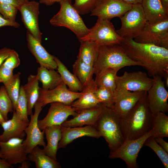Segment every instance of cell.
<instances>
[{
  "instance_id": "cell-1",
  "label": "cell",
  "mask_w": 168,
  "mask_h": 168,
  "mask_svg": "<svg viewBox=\"0 0 168 168\" xmlns=\"http://www.w3.org/2000/svg\"><path fill=\"white\" fill-rule=\"evenodd\" d=\"M120 45L128 56L139 63L153 77L168 76V49L153 44L124 39Z\"/></svg>"
},
{
  "instance_id": "cell-2",
  "label": "cell",
  "mask_w": 168,
  "mask_h": 168,
  "mask_svg": "<svg viewBox=\"0 0 168 168\" xmlns=\"http://www.w3.org/2000/svg\"><path fill=\"white\" fill-rule=\"evenodd\" d=\"M153 116L145 92L128 113L120 116V128L124 140L137 139L150 131L152 128Z\"/></svg>"
},
{
  "instance_id": "cell-3",
  "label": "cell",
  "mask_w": 168,
  "mask_h": 168,
  "mask_svg": "<svg viewBox=\"0 0 168 168\" xmlns=\"http://www.w3.org/2000/svg\"><path fill=\"white\" fill-rule=\"evenodd\" d=\"M135 66L140 64L131 59L119 44L99 46L97 58L93 66L94 73L96 75L108 68L120 69Z\"/></svg>"
},
{
  "instance_id": "cell-4",
  "label": "cell",
  "mask_w": 168,
  "mask_h": 168,
  "mask_svg": "<svg viewBox=\"0 0 168 168\" xmlns=\"http://www.w3.org/2000/svg\"><path fill=\"white\" fill-rule=\"evenodd\" d=\"M102 105V111L95 127L105 140L111 152L119 147L124 139L120 128V116L112 108Z\"/></svg>"
},
{
  "instance_id": "cell-5",
  "label": "cell",
  "mask_w": 168,
  "mask_h": 168,
  "mask_svg": "<svg viewBox=\"0 0 168 168\" xmlns=\"http://www.w3.org/2000/svg\"><path fill=\"white\" fill-rule=\"evenodd\" d=\"M59 3L60 9L50 20V24L54 26L68 29L76 35L79 41L88 33L89 29L72 4L71 0H62Z\"/></svg>"
},
{
  "instance_id": "cell-6",
  "label": "cell",
  "mask_w": 168,
  "mask_h": 168,
  "mask_svg": "<svg viewBox=\"0 0 168 168\" xmlns=\"http://www.w3.org/2000/svg\"><path fill=\"white\" fill-rule=\"evenodd\" d=\"M120 18L121 26L116 30L124 39H134L141 32L147 20L141 4H133Z\"/></svg>"
},
{
  "instance_id": "cell-7",
  "label": "cell",
  "mask_w": 168,
  "mask_h": 168,
  "mask_svg": "<svg viewBox=\"0 0 168 168\" xmlns=\"http://www.w3.org/2000/svg\"><path fill=\"white\" fill-rule=\"evenodd\" d=\"M124 38L117 32L110 20L98 19L88 33L79 41L89 40L98 46L119 44Z\"/></svg>"
},
{
  "instance_id": "cell-8",
  "label": "cell",
  "mask_w": 168,
  "mask_h": 168,
  "mask_svg": "<svg viewBox=\"0 0 168 168\" xmlns=\"http://www.w3.org/2000/svg\"><path fill=\"white\" fill-rule=\"evenodd\" d=\"M134 40L168 49V17L152 22L147 21L142 31Z\"/></svg>"
},
{
  "instance_id": "cell-9",
  "label": "cell",
  "mask_w": 168,
  "mask_h": 168,
  "mask_svg": "<svg viewBox=\"0 0 168 168\" xmlns=\"http://www.w3.org/2000/svg\"><path fill=\"white\" fill-rule=\"evenodd\" d=\"M153 135L152 129L142 137L135 139L125 140L115 151L110 152L111 159L120 158L123 160L128 168H138L137 158L146 140Z\"/></svg>"
},
{
  "instance_id": "cell-10",
  "label": "cell",
  "mask_w": 168,
  "mask_h": 168,
  "mask_svg": "<svg viewBox=\"0 0 168 168\" xmlns=\"http://www.w3.org/2000/svg\"><path fill=\"white\" fill-rule=\"evenodd\" d=\"M82 94V92H75L71 91L63 82L51 90H44L40 88L39 97L37 102L42 107L53 102H58L70 105Z\"/></svg>"
},
{
  "instance_id": "cell-11",
  "label": "cell",
  "mask_w": 168,
  "mask_h": 168,
  "mask_svg": "<svg viewBox=\"0 0 168 168\" xmlns=\"http://www.w3.org/2000/svg\"><path fill=\"white\" fill-rule=\"evenodd\" d=\"M153 82V78L148 77L145 72L140 71L130 72H125L123 75L117 76L116 89L147 92Z\"/></svg>"
},
{
  "instance_id": "cell-12",
  "label": "cell",
  "mask_w": 168,
  "mask_h": 168,
  "mask_svg": "<svg viewBox=\"0 0 168 168\" xmlns=\"http://www.w3.org/2000/svg\"><path fill=\"white\" fill-rule=\"evenodd\" d=\"M153 78V84L147 92L149 107L153 114L159 112L165 113L168 112V92L161 77L156 76Z\"/></svg>"
},
{
  "instance_id": "cell-13",
  "label": "cell",
  "mask_w": 168,
  "mask_h": 168,
  "mask_svg": "<svg viewBox=\"0 0 168 168\" xmlns=\"http://www.w3.org/2000/svg\"><path fill=\"white\" fill-rule=\"evenodd\" d=\"M34 108V112L30 115V120L25 130L26 137L23 141L28 154L36 146H43L44 147L46 145L44 141V130L41 131L38 124L39 116L43 107L37 102Z\"/></svg>"
},
{
  "instance_id": "cell-14",
  "label": "cell",
  "mask_w": 168,
  "mask_h": 168,
  "mask_svg": "<svg viewBox=\"0 0 168 168\" xmlns=\"http://www.w3.org/2000/svg\"><path fill=\"white\" fill-rule=\"evenodd\" d=\"M132 5L120 0H99L90 12V16L110 20L115 17H120Z\"/></svg>"
},
{
  "instance_id": "cell-15",
  "label": "cell",
  "mask_w": 168,
  "mask_h": 168,
  "mask_svg": "<svg viewBox=\"0 0 168 168\" xmlns=\"http://www.w3.org/2000/svg\"><path fill=\"white\" fill-rule=\"evenodd\" d=\"M77 113L70 105L58 102L51 103L46 116L43 119L38 120L39 128L43 130L49 126L61 125L69 116L74 117Z\"/></svg>"
},
{
  "instance_id": "cell-16",
  "label": "cell",
  "mask_w": 168,
  "mask_h": 168,
  "mask_svg": "<svg viewBox=\"0 0 168 168\" xmlns=\"http://www.w3.org/2000/svg\"><path fill=\"white\" fill-rule=\"evenodd\" d=\"M40 3L35 1H29L20 7L22 21L27 31L35 38L41 42L42 33L39 24Z\"/></svg>"
},
{
  "instance_id": "cell-17",
  "label": "cell",
  "mask_w": 168,
  "mask_h": 168,
  "mask_svg": "<svg viewBox=\"0 0 168 168\" xmlns=\"http://www.w3.org/2000/svg\"><path fill=\"white\" fill-rule=\"evenodd\" d=\"M24 139L13 138L5 142L0 141L2 158L12 165L27 160L28 154L23 144Z\"/></svg>"
},
{
  "instance_id": "cell-18",
  "label": "cell",
  "mask_w": 168,
  "mask_h": 168,
  "mask_svg": "<svg viewBox=\"0 0 168 168\" xmlns=\"http://www.w3.org/2000/svg\"><path fill=\"white\" fill-rule=\"evenodd\" d=\"M147 91H132L116 89L114 91L113 109L120 116L128 113Z\"/></svg>"
},
{
  "instance_id": "cell-19",
  "label": "cell",
  "mask_w": 168,
  "mask_h": 168,
  "mask_svg": "<svg viewBox=\"0 0 168 168\" xmlns=\"http://www.w3.org/2000/svg\"><path fill=\"white\" fill-rule=\"evenodd\" d=\"M26 38L28 49L35 57L36 62L40 66L49 69H56L57 65L55 56L49 53L37 40L29 32L27 31Z\"/></svg>"
},
{
  "instance_id": "cell-20",
  "label": "cell",
  "mask_w": 168,
  "mask_h": 168,
  "mask_svg": "<svg viewBox=\"0 0 168 168\" xmlns=\"http://www.w3.org/2000/svg\"><path fill=\"white\" fill-rule=\"evenodd\" d=\"M61 128L62 137L58 143V149L65 148L79 138L88 136L98 139L101 137L100 132L92 126L69 127L61 125Z\"/></svg>"
},
{
  "instance_id": "cell-21",
  "label": "cell",
  "mask_w": 168,
  "mask_h": 168,
  "mask_svg": "<svg viewBox=\"0 0 168 168\" xmlns=\"http://www.w3.org/2000/svg\"><path fill=\"white\" fill-rule=\"evenodd\" d=\"M13 112L12 119L5 121L1 125L3 132L0 135V141L5 142L13 138L24 139L26 136L25 130L29 122L19 118L15 111Z\"/></svg>"
},
{
  "instance_id": "cell-22",
  "label": "cell",
  "mask_w": 168,
  "mask_h": 168,
  "mask_svg": "<svg viewBox=\"0 0 168 168\" xmlns=\"http://www.w3.org/2000/svg\"><path fill=\"white\" fill-rule=\"evenodd\" d=\"M102 109V105L82 110L69 120H66L61 125L65 127H82L91 125L95 127L100 115Z\"/></svg>"
},
{
  "instance_id": "cell-23",
  "label": "cell",
  "mask_w": 168,
  "mask_h": 168,
  "mask_svg": "<svg viewBox=\"0 0 168 168\" xmlns=\"http://www.w3.org/2000/svg\"><path fill=\"white\" fill-rule=\"evenodd\" d=\"M97 87L94 80L83 86L82 94L70 105L77 112L99 105L100 103L96 97L94 91Z\"/></svg>"
},
{
  "instance_id": "cell-24",
  "label": "cell",
  "mask_w": 168,
  "mask_h": 168,
  "mask_svg": "<svg viewBox=\"0 0 168 168\" xmlns=\"http://www.w3.org/2000/svg\"><path fill=\"white\" fill-rule=\"evenodd\" d=\"M61 125L49 126L44 130L47 144L43 149L46 154L56 161L58 144L62 137Z\"/></svg>"
},
{
  "instance_id": "cell-25",
  "label": "cell",
  "mask_w": 168,
  "mask_h": 168,
  "mask_svg": "<svg viewBox=\"0 0 168 168\" xmlns=\"http://www.w3.org/2000/svg\"><path fill=\"white\" fill-rule=\"evenodd\" d=\"M141 4L148 22H152L168 17V12L160 0H142Z\"/></svg>"
},
{
  "instance_id": "cell-26",
  "label": "cell",
  "mask_w": 168,
  "mask_h": 168,
  "mask_svg": "<svg viewBox=\"0 0 168 168\" xmlns=\"http://www.w3.org/2000/svg\"><path fill=\"white\" fill-rule=\"evenodd\" d=\"M39 81L37 75L31 74L27 78V83L23 86L27 102L28 114H33L32 109L37 101L39 96Z\"/></svg>"
},
{
  "instance_id": "cell-27",
  "label": "cell",
  "mask_w": 168,
  "mask_h": 168,
  "mask_svg": "<svg viewBox=\"0 0 168 168\" xmlns=\"http://www.w3.org/2000/svg\"><path fill=\"white\" fill-rule=\"evenodd\" d=\"M36 75L44 90L53 89L63 82L59 74L55 69L40 66L38 68Z\"/></svg>"
},
{
  "instance_id": "cell-28",
  "label": "cell",
  "mask_w": 168,
  "mask_h": 168,
  "mask_svg": "<svg viewBox=\"0 0 168 168\" xmlns=\"http://www.w3.org/2000/svg\"><path fill=\"white\" fill-rule=\"evenodd\" d=\"M28 160L35 163L36 168H59L61 166L57 161L46 154L38 146L34 147L27 155Z\"/></svg>"
},
{
  "instance_id": "cell-29",
  "label": "cell",
  "mask_w": 168,
  "mask_h": 168,
  "mask_svg": "<svg viewBox=\"0 0 168 168\" xmlns=\"http://www.w3.org/2000/svg\"><path fill=\"white\" fill-rule=\"evenodd\" d=\"M54 59L57 65V71L63 83L68 86V89L71 91L75 92H81L83 87L77 77L70 72L58 58L55 56Z\"/></svg>"
},
{
  "instance_id": "cell-30",
  "label": "cell",
  "mask_w": 168,
  "mask_h": 168,
  "mask_svg": "<svg viewBox=\"0 0 168 168\" xmlns=\"http://www.w3.org/2000/svg\"><path fill=\"white\" fill-rule=\"evenodd\" d=\"M80 42V45L77 58L87 64L93 66L97 58L99 46L89 40Z\"/></svg>"
},
{
  "instance_id": "cell-31",
  "label": "cell",
  "mask_w": 168,
  "mask_h": 168,
  "mask_svg": "<svg viewBox=\"0 0 168 168\" xmlns=\"http://www.w3.org/2000/svg\"><path fill=\"white\" fill-rule=\"evenodd\" d=\"M73 74L77 77L83 86H85L94 79L93 66L88 64L78 58L72 65Z\"/></svg>"
},
{
  "instance_id": "cell-32",
  "label": "cell",
  "mask_w": 168,
  "mask_h": 168,
  "mask_svg": "<svg viewBox=\"0 0 168 168\" xmlns=\"http://www.w3.org/2000/svg\"><path fill=\"white\" fill-rule=\"evenodd\" d=\"M119 70L109 68L96 75L94 80L97 87H105L114 91L116 88L117 73Z\"/></svg>"
},
{
  "instance_id": "cell-33",
  "label": "cell",
  "mask_w": 168,
  "mask_h": 168,
  "mask_svg": "<svg viewBox=\"0 0 168 168\" xmlns=\"http://www.w3.org/2000/svg\"><path fill=\"white\" fill-rule=\"evenodd\" d=\"M152 129L153 138L168 137V116L165 113L153 114Z\"/></svg>"
},
{
  "instance_id": "cell-34",
  "label": "cell",
  "mask_w": 168,
  "mask_h": 168,
  "mask_svg": "<svg viewBox=\"0 0 168 168\" xmlns=\"http://www.w3.org/2000/svg\"><path fill=\"white\" fill-rule=\"evenodd\" d=\"M21 74V73L19 72L14 74L11 79L4 85L7 93L12 101L13 110H15L20 93Z\"/></svg>"
},
{
  "instance_id": "cell-35",
  "label": "cell",
  "mask_w": 168,
  "mask_h": 168,
  "mask_svg": "<svg viewBox=\"0 0 168 168\" xmlns=\"http://www.w3.org/2000/svg\"><path fill=\"white\" fill-rule=\"evenodd\" d=\"M114 91L105 87H97L94 91V94L102 105L113 108L114 103Z\"/></svg>"
},
{
  "instance_id": "cell-36",
  "label": "cell",
  "mask_w": 168,
  "mask_h": 168,
  "mask_svg": "<svg viewBox=\"0 0 168 168\" xmlns=\"http://www.w3.org/2000/svg\"><path fill=\"white\" fill-rule=\"evenodd\" d=\"M15 111L18 117L21 120L29 122L28 118L27 102L23 86L20 87V93Z\"/></svg>"
},
{
  "instance_id": "cell-37",
  "label": "cell",
  "mask_w": 168,
  "mask_h": 168,
  "mask_svg": "<svg viewBox=\"0 0 168 168\" xmlns=\"http://www.w3.org/2000/svg\"><path fill=\"white\" fill-rule=\"evenodd\" d=\"M151 148L159 158L165 168H168V153L155 141L152 136L145 141L144 146Z\"/></svg>"
},
{
  "instance_id": "cell-38",
  "label": "cell",
  "mask_w": 168,
  "mask_h": 168,
  "mask_svg": "<svg viewBox=\"0 0 168 168\" xmlns=\"http://www.w3.org/2000/svg\"><path fill=\"white\" fill-rule=\"evenodd\" d=\"M13 111L12 101L4 86H2L0 87V112L6 121L8 120V113Z\"/></svg>"
},
{
  "instance_id": "cell-39",
  "label": "cell",
  "mask_w": 168,
  "mask_h": 168,
  "mask_svg": "<svg viewBox=\"0 0 168 168\" xmlns=\"http://www.w3.org/2000/svg\"><path fill=\"white\" fill-rule=\"evenodd\" d=\"M99 0H74L73 6L80 15L90 13Z\"/></svg>"
},
{
  "instance_id": "cell-40",
  "label": "cell",
  "mask_w": 168,
  "mask_h": 168,
  "mask_svg": "<svg viewBox=\"0 0 168 168\" xmlns=\"http://www.w3.org/2000/svg\"><path fill=\"white\" fill-rule=\"evenodd\" d=\"M18 9L14 6L9 4H0V14L5 19L14 21Z\"/></svg>"
},
{
  "instance_id": "cell-41",
  "label": "cell",
  "mask_w": 168,
  "mask_h": 168,
  "mask_svg": "<svg viewBox=\"0 0 168 168\" xmlns=\"http://www.w3.org/2000/svg\"><path fill=\"white\" fill-rule=\"evenodd\" d=\"M20 63L18 54L16 51L12 49L2 65L7 68L13 70L20 65Z\"/></svg>"
},
{
  "instance_id": "cell-42",
  "label": "cell",
  "mask_w": 168,
  "mask_h": 168,
  "mask_svg": "<svg viewBox=\"0 0 168 168\" xmlns=\"http://www.w3.org/2000/svg\"><path fill=\"white\" fill-rule=\"evenodd\" d=\"M13 70L7 68L2 64L0 66V79L4 85L12 78L14 74Z\"/></svg>"
},
{
  "instance_id": "cell-43",
  "label": "cell",
  "mask_w": 168,
  "mask_h": 168,
  "mask_svg": "<svg viewBox=\"0 0 168 168\" xmlns=\"http://www.w3.org/2000/svg\"><path fill=\"white\" fill-rule=\"evenodd\" d=\"M20 26V24L18 22L5 19L0 14V27L3 26H11L15 28H18Z\"/></svg>"
},
{
  "instance_id": "cell-44",
  "label": "cell",
  "mask_w": 168,
  "mask_h": 168,
  "mask_svg": "<svg viewBox=\"0 0 168 168\" xmlns=\"http://www.w3.org/2000/svg\"><path fill=\"white\" fill-rule=\"evenodd\" d=\"M25 2L24 0H0V4H9L16 7L19 10L20 7Z\"/></svg>"
},
{
  "instance_id": "cell-45",
  "label": "cell",
  "mask_w": 168,
  "mask_h": 168,
  "mask_svg": "<svg viewBox=\"0 0 168 168\" xmlns=\"http://www.w3.org/2000/svg\"><path fill=\"white\" fill-rule=\"evenodd\" d=\"M12 50L6 47L0 49V66L9 55Z\"/></svg>"
},
{
  "instance_id": "cell-46",
  "label": "cell",
  "mask_w": 168,
  "mask_h": 168,
  "mask_svg": "<svg viewBox=\"0 0 168 168\" xmlns=\"http://www.w3.org/2000/svg\"><path fill=\"white\" fill-rule=\"evenodd\" d=\"M156 142L168 153V143L164 140L163 138L158 137L154 138Z\"/></svg>"
},
{
  "instance_id": "cell-47",
  "label": "cell",
  "mask_w": 168,
  "mask_h": 168,
  "mask_svg": "<svg viewBox=\"0 0 168 168\" xmlns=\"http://www.w3.org/2000/svg\"><path fill=\"white\" fill-rule=\"evenodd\" d=\"M62 0H39V2L47 6H51L55 2H59Z\"/></svg>"
},
{
  "instance_id": "cell-48",
  "label": "cell",
  "mask_w": 168,
  "mask_h": 168,
  "mask_svg": "<svg viewBox=\"0 0 168 168\" xmlns=\"http://www.w3.org/2000/svg\"><path fill=\"white\" fill-rule=\"evenodd\" d=\"M13 166L9 164L4 159L0 158V168H13Z\"/></svg>"
},
{
  "instance_id": "cell-49",
  "label": "cell",
  "mask_w": 168,
  "mask_h": 168,
  "mask_svg": "<svg viewBox=\"0 0 168 168\" xmlns=\"http://www.w3.org/2000/svg\"><path fill=\"white\" fill-rule=\"evenodd\" d=\"M21 164V165L18 167L19 168H28L31 165L30 161L28 160L25 161Z\"/></svg>"
},
{
  "instance_id": "cell-50",
  "label": "cell",
  "mask_w": 168,
  "mask_h": 168,
  "mask_svg": "<svg viewBox=\"0 0 168 168\" xmlns=\"http://www.w3.org/2000/svg\"><path fill=\"white\" fill-rule=\"evenodd\" d=\"M124 2L130 4L132 5L141 4L142 0H120Z\"/></svg>"
},
{
  "instance_id": "cell-51",
  "label": "cell",
  "mask_w": 168,
  "mask_h": 168,
  "mask_svg": "<svg viewBox=\"0 0 168 168\" xmlns=\"http://www.w3.org/2000/svg\"><path fill=\"white\" fill-rule=\"evenodd\" d=\"M165 10L168 12V0H160Z\"/></svg>"
},
{
  "instance_id": "cell-52",
  "label": "cell",
  "mask_w": 168,
  "mask_h": 168,
  "mask_svg": "<svg viewBox=\"0 0 168 168\" xmlns=\"http://www.w3.org/2000/svg\"><path fill=\"white\" fill-rule=\"evenodd\" d=\"M6 120L3 118L2 114L0 112V124L1 125Z\"/></svg>"
},
{
  "instance_id": "cell-53",
  "label": "cell",
  "mask_w": 168,
  "mask_h": 168,
  "mask_svg": "<svg viewBox=\"0 0 168 168\" xmlns=\"http://www.w3.org/2000/svg\"><path fill=\"white\" fill-rule=\"evenodd\" d=\"M165 83L166 84V86L168 87V76L166 77L165 78Z\"/></svg>"
},
{
  "instance_id": "cell-54",
  "label": "cell",
  "mask_w": 168,
  "mask_h": 168,
  "mask_svg": "<svg viewBox=\"0 0 168 168\" xmlns=\"http://www.w3.org/2000/svg\"><path fill=\"white\" fill-rule=\"evenodd\" d=\"M26 2H27L28 1V0H24Z\"/></svg>"
},
{
  "instance_id": "cell-55",
  "label": "cell",
  "mask_w": 168,
  "mask_h": 168,
  "mask_svg": "<svg viewBox=\"0 0 168 168\" xmlns=\"http://www.w3.org/2000/svg\"><path fill=\"white\" fill-rule=\"evenodd\" d=\"M0 158H2V156L0 154Z\"/></svg>"
},
{
  "instance_id": "cell-56",
  "label": "cell",
  "mask_w": 168,
  "mask_h": 168,
  "mask_svg": "<svg viewBox=\"0 0 168 168\" xmlns=\"http://www.w3.org/2000/svg\"><path fill=\"white\" fill-rule=\"evenodd\" d=\"M0 82H2V81L0 79Z\"/></svg>"
}]
</instances>
